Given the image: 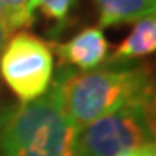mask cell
I'll return each mask as SVG.
<instances>
[{
	"label": "cell",
	"instance_id": "52a82bcc",
	"mask_svg": "<svg viewBox=\"0 0 156 156\" xmlns=\"http://www.w3.org/2000/svg\"><path fill=\"white\" fill-rule=\"evenodd\" d=\"M95 5L99 9L101 28H109L154 16L156 0H95Z\"/></svg>",
	"mask_w": 156,
	"mask_h": 156
},
{
	"label": "cell",
	"instance_id": "6da1fadb",
	"mask_svg": "<svg viewBox=\"0 0 156 156\" xmlns=\"http://www.w3.org/2000/svg\"><path fill=\"white\" fill-rule=\"evenodd\" d=\"M62 108L75 128H82L118 108L153 101V82L146 68H104L62 73L56 80Z\"/></svg>",
	"mask_w": 156,
	"mask_h": 156
},
{
	"label": "cell",
	"instance_id": "ba28073f",
	"mask_svg": "<svg viewBox=\"0 0 156 156\" xmlns=\"http://www.w3.org/2000/svg\"><path fill=\"white\" fill-rule=\"evenodd\" d=\"M30 0H0V7L4 12V21L9 26L11 31L17 28L31 26L35 21V16H31L28 11Z\"/></svg>",
	"mask_w": 156,
	"mask_h": 156
},
{
	"label": "cell",
	"instance_id": "4fadbf2b",
	"mask_svg": "<svg viewBox=\"0 0 156 156\" xmlns=\"http://www.w3.org/2000/svg\"><path fill=\"white\" fill-rule=\"evenodd\" d=\"M2 113H4V111H2V109H0V118H2Z\"/></svg>",
	"mask_w": 156,
	"mask_h": 156
},
{
	"label": "cell",
	"instance_id": "7a4b0ae2",
	"mask_svg": "<svg viewBox=\"0 0 156 156\" xmlns=\"http://www.w3.org/2000/svg\"><path fill=\"white\" fill-rule=\"evenodd\" d=\"M75 134L56 82L45 94L0 118L2 156H73Z\"/></svg>",
	"mask_w": 156,
	"mask_h": 156
},
{
	"label": "cell",
	"instance_id": "3957f363",
	"mask_svg": "<svg viewBox=\"0 0 156 156\" xmlns=\"http://www.w3.org/2000/svg\"><path fill=\"white\" fill-rule=\"evenodd\" d=\"M153 101L118 108L76 128L73 156H120L154 144Z\"/></svg>",
	"mask_w": 156,
	"mask_h": 156
},
{
	"label": "cell",
	"instance_id": "7c38bea8",
	"mask_svg": "<svg viewBox=\"0 0 156 156\" xmlns=\"http://www.w3.org/2000/svg\"><path fill=\"white\" fill-rule=\"evenodd\" d=\"M0 21L5 23V21H4V12H2V7H0Z\"/></svg>",
	"mask_w": 156,
	"mask_h": 156
},
{
	"label": "cell",
	"instance_id": "8fae6325",
	"mask_svg": "<svg viewBox=\"0 0 156 156\" xmlns=\"http://www.w3.org/2000/svg\"><path fill=\"white\" fill-rule=\"evenodd\" d=\"M11 37V30H9V26H7L5 23L0 21V52H2V49H4V45H5L7 38Z\"/></svg>",
	"mask_w": 156,
	"mask_h": 156
},
{
	"label": "cell",
	"instance_id": "277c9868",
	"mask_svg": "<svg viewBox=\"0 0 156 156\" xmlns=\"http://www.w3.org/2000/svg\"><path fill=\"white\" fill-rule=\"evenodd\" d=\"M0 75L19 104L35 101L52 83L54 54L50 45L28 31L14 33L0 52Z\"/></svg>",
	"mask_w": 156,
	"mask_h": 156
},
{
	"label": "cell",
	"instance_id": "9c48e42d",
	"mask_svg": "<svg viewBox=\"0 0 156 156\" xmlns=\"http://www.w3.org/2000/svg\"><path fill=\"white\" fill-rule=\"evenodd\" d=\"M73 4L75 0H30L28 11L31 16H35V11L38 9L45 17L62 23L68 17Z\"/></svg>",
	"mask_w": 156,
	"mask_h": 156
},
{
	"label": "cell",
	"instance_id": "5b68a950",
	"mask_svg": "<svg viewBox=\"0 0 156 156\" xmlns=\"http://www.w3.org/2000/svg\"><path fill=\"white\" fill-rule=\"evenodd\" d=\"M62 64L73 66L80 71H92L109 56V44L101 28L89 26L75 37L56 47Z\"/></svg>",
	"mask_w": 156,
	"mask_h": 156
},
{
	"label": "cell",
	"instance_id": "8992f818",
	"mask_svg": "<svg viewBox=\"0 0 156 156\" xmlns=\"http://www.w3.org/2000/svg\"><path fill=\"white\" fill-rule=\"evenodd\" d=\"M156 50V17L147 16L134 23L128 37L118 45L109 62H128L132 59L149 56Z\"/></svg>",
	"mask_w": 156,
	"mask_h": 156
},
{
	"label": "cell",
	"instance_id": "30bf717a",
	"mask_svg": "<svg viewBox=\"0 0 156 156\" xmlns=\"http://www.w3.org/2000/svg\"><path fill=\"white\" fill-rule=\"evenodd\" d=\"M120 156H156L154 144L144 146V147H139V149H134V151H128V153H123Z\"/></svg>",
	"mask_w": 156,
	"mask_h": 156
}]
</instances>
